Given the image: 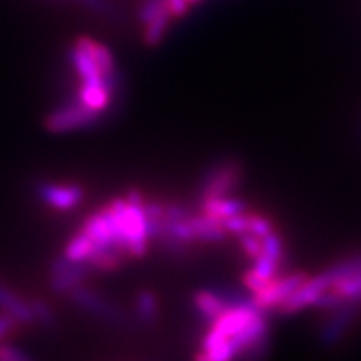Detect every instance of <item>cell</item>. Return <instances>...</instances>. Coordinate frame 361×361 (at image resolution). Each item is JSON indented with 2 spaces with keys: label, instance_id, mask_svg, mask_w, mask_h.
Wrapping results in <instances>:
<instances>
[{
  "label": "cell",
  "instance_id": "7c38bea8",
  "mask_svg": "<svg viewBox=\"0 0 361 361\" xmlns=\"http://www.w3.org/2000/svg\"><path fill=\"white\" fill-rule=\"evenodd\" d=\"M273 231H274V226L268 218H266V216L250 213V211H247V233L255 234L256 238L263 239L264 236H268V234H271Z\"/></svg>",
  "mask_w": 361,
  "mask_h": 361
},
{
  "label": "cell",
  "instance_id": "8fae6325",
  "mask_svg": "<svg viewBox=\"0 0 361 361\" xmlns=\"http://www.w3.org/2000/svg\"><path fill=\"white\" fill-rule=\"evenodd\" d=\"M261 246H263L261 252H263L264 256H268L269 259L276 261L278 264H281V259L284 256V246H283L281 238L278 236L276 231H273L271 234H268V236L261 239Z\"/></svg>",
  "mask_w": 361,
  "mask_h": 361
},
{
  "label": "cell",
  "instance_id": "4fadbf2b",
  "mask_svg": "<svg viewBox=\"0 0 361 361\" xmlns=\"http://www.w3.org/2000/svg\"><path fill=\"white\" fill-rule=\"evenodd\" d=\"M29 303H30V310H32L34 322L44 324V326H52L54 322H56V316H54L52 310L40 300H32L29 301Z\"/></svg>",
  "mask_w": 361,
  "mask_h": 361
},
{
  "label": "cell",
  "instance_id": "5bb4252c",
  "mask_svg": "<svg viewBox=\"0 0 361 361\" xmlns=\"http://www.w3.org/2000/svg\"><path fill=\"white\" fill-rule=\"evenodd\" d=\"M239 238V246H241V250L245 255L247 256L250 259H256L258 256L261 255V250H263V246H261V239L256 238L255 234H241Z\"/></svg>",
  "mask_w": 361,
  "mask_h": 361
},
{
  "label": "cell",
  "instance_id": "277c9868",
  "mask_svg": "<svg viewBox=\"0 0 361 361\" xmlns=\"http://www.w3.org/2000/svg\"><path fill=\"white\" fill-rule=\"evenodd\" d=\"M90 266L87 263H78V261L67 259L64 255L54 259L51 266V286L54 291L67 295L75 286L84 283V279L89 276Z\"/></svg>",
  "mask_w": 361,
  "mask_h": 361
},
{
  "label": "cell",
  "instance_id": "e0dca14e",
  "mask_svg": "<svg viewBox=\"0 0 361 361\" xmlns=\"http://www.w3.org/2000/svg\"><path fill=\"white\" fill-rule=\"evenodd\" d=\"M82 2L85 4V6H89L90 8H94V11L97 12H109V8H107L106 2L104 0H82Z\"/></svg>",
  "mask_w": 361,
  "mask_h": 361
},
{
  "label": "cell",
  "instance_id": "2e32d148",
  "mask_svg": "<svg viewBox=\"0 0 361 361\" xmlns=\"http://www.w3.org/2000/svg\"><path fill=\"white\" fill-rule=\"evenodd\" d=\"M17 324H20L17 322L16 318L7 313H0V341H2V338H6L8 333L12 331V329L17 328Z\"/></svg>",
  "mask_w": 361,
  "mask_h": 361
},
{
  "label": "cell",
  "instance_id": "52a82bcc",
  "mask_svg": "<svg viewBox=\"0 0 361 361\" xmlns=\"http://www.w3.org/2000/svg\"><path fill=\"white\" fill-rule=\"evenodd\" d=\"M192 305L194 308L200 311L202 318L209 323L214 322V319L226 310V306H228L224 303V300H221L216 293L207 290L197 291L192 298Z\"/></svg>",
  "mask_w": 361,
  "mask_h": 361
},
{
  "label": "cell",
  "instance_id": "6da1fadb",
  "mask_svg": "<svg viewBox=\"0 0 361 361\" xmlns=\"http://www.w3.org/2000/svg\"><path fill=\"white\" fill-rule=\"evenodd\" d=\"M101 119V114L87 109L79 101H71L67 104H62L49 112L45 117V128L54 134H64L72 133V130H79L90 128Z\"/></svg>",
  "mask_w": 361,
  "mask_h": 361
},
{
  "label": "cell",
  "instance_id": "ba28073f",
  "mask_svg": "<svg viewBox=\"0 0 361 361\" xmlns=\"http://www.w3.org/2000/svg\"><path fill=\"white\" fill-rule=\"evenodd\" d=\"M96 247H94V243L90 241L89 236L80 231L75 233L69 241H67L64 256L71 261H78V263H87V259L92 256V252Z\"/></svg>",
  "mask_w": 361,
  "mask_h": 361
},
{
  "label": "cell",
  "instance_id": "7a4b0ae2",
  "mask_svg": "<svg viewBox=\"0 0 361 361\" xmlns=\"http://www.w3.org/2000/svg\"><path fill=\"white\" fill-rule=\"evenodd\" d=\"M67 295H69L71 301L78 306V308L84 310L85 313L96 316L99 319L111 323L124 322L123 313H121V310L117 308L114 303H111L109 300H106V298L99 295V293L82 286V284L75 286L74 290H71Z\"/></svg>",
  "mask_w": 361,
  "mask_h": 361
},
{
  "label": "cell",
  "instance_id": "ac0fdd59",
  "mask_svg": "<svg viewBox=\"0 0 361 361\" xmlns=\"http://www.w3.org/2000/svg\"><path fill=\"white\" fill-rule=\"evenodd\" d=\"M188 2L191 4V6H192V4H197V2H201V0H188Z\"/></svg>",
  "mask_w": 361,
  "mask_h": 361
},
{
  "label": "cell",
  "instance_id": "30bf717a",
  "mask_svg": "<svg viewBox=\"0 0 361 361\" xmlns=\"http://www.w3.org/2000/svg\"><path fill=\"white\" fill-rule=\"evenodd\" d=\"M157 313H159V303L152 293L142 291L135 296V314L141 322H152V319H156Z\"/></svg>",
  "mask_w": 361,
  "mask_h": 361
},
{
  "label": "cell",
  "instance_id": "9a60e30c",
  "mask_svg": "<svg viewBox=\"0 0 361 361\" xmlns=\"http://www.w3.org/2000/svg\"><path fill=\"white\" fill-rule=\"evenodd\" d=\"M0 361H32L24 351L17 350L16 346L0 345Z\"/></svg>",
  "mask_w": 361,
  "mask_h": 361
},
{
  "label": "cell",
  "instance_id": "9c48e42d",
  "mask_svg": "<svg viewBox=\"0 0 361 361\" xmlns=\"http://www.w3.org/2000/svg\"><path fill=\"white\" fill-rule=\"evenodd\" d=\"M171 20H173V16H171L168 7H164L162 11L157 13L154 19H151L147 24H144V42L147 45H156L159 44L162 39H164L166 32H168Z\"/></svg>",
  "mask_w": 361,
  "mask_h": 361
},
{
  "label": "cell",
  "instance_id": "8992f818",
  "mask_svg": "<svg viewBox=\"0 0 361 361\" xmlns=\"http://www.w3.org/2000/svg\"><path fill=\"white\" fill-rule=\"evenodd\" d=\"M246 204L243 201L236 200V197L224 196L216 197V200H204L201 204V214L213 218L216 221L223 223L224 219L231 218V216L246 213Z\"/></svg>",
  "mask_w": 361,
  "mask_h": 361
},
{
  "label": "cell",
  "instance_id": "5b68a950",
  "mask_svg": "<svg viewBox=\"0 0 361 361\" xmlns=\"http://www.w3.org/2000/svg\"><path fill=\"white\" fill-rule=\"evenodd\" d=\"M239 178H241V168L236 162L218 166L202 183L201 201L229 196L233 188H236V184L239 183Z\"/></svg>",
  "mask_w": 361,
  "mask_h": 361
},
{
  "label": "cell",
  "instance_id": "3957f363",
  "mask_svg": "<svg viewBox=\"0 0 361 361\" xmlns=\"http://www.w3.org/2000/svg\"><path fill=\"white\" fill-rule=\"evenodd\" d=\"M34 191L44 204L59 211L72 209L82 201L84 191L78 184L67 183H51V180H40L34 186Z\"/></svg>",
  "mask_w": 361,
  "mask_h": 361
}]
</instances>
